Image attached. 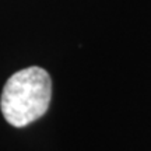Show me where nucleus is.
Wrapping results in <instances>:
<instances>
[{
	"label": "nucleus",
	"instance_id": "1",
	"mask_svg": "<svg viewBox=\"0 0 151 151\" xmlns=\"http://www.w3.org/2000/svg\"><path fill=\"white\" fill-rule=\"evenodd\" d=\"M52 98V80L42 67L31 66L18 70L6 81L0 109L6 122L25 127L43 116Z\"/></svg>",
	"mask_w": 151,
	"mask_h": 151
}]
</instances>
